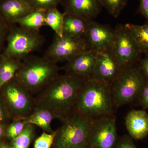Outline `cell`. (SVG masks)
<instances>
[{"mask_svg":"<svg viewBox=\"0 0 148 148\" xmlns=\"http://www.w3.org/2000/svg\"><path fill=\"white\" fill-rule=\"evenodd\" d=\"M26 124L24 120H13L12 122L6 128V135L12 140L21 134Z\"/></svg>","mask_w":148,"mask_h":148,"instance_id":"cell-27","label":"cell"},{"mask_svg":"<svg viewBox=\"0 0 148 148\" xmlns=\"http://www.w3.org/2000/svg\"><path fill=\"white\" fill-rule=\"evenodd\" d=\"M146 82L138 63L123 69L111 85L115 107L137 100Z\"/></svg>","mask_w":148,"mask_h":148,"instance_id":"cell-7","label":"cell"},{"mask_svg":"<svg viewBox=\"0 0 148 148\" xmlns=\"http://www.w3.org/2000/svg\"><path fill=\"white\" fill-rule=\"evenodd\" d=\"M109 49L123 69L138 64L143 54L125 24L118 25L114 29Z\"/></svg>","mask_w":148,"mask_h":148,"instance_id":"cell-8","label":"cell"},{"mask_svg":"<svg viewBox=\"0 0 148 148\" xmlns=\"http://www.w3.org/2000/svg\"><path fill=\"white\" fill-rule=\"evenodd\" d=\"M64 14L63 35L77 38H84L91 21L73 14Z\"/></svg>","mask_w":148,"mask_h":148,"instance_id":"cell-17","label":"cell"},{"mask_svg":"<svg viewBox=\"0 0 148 148\" xmlns=\"http://www.w3.org/2000/svg\"><path fill=\"white\" fill-rule=\"evenodd\" d=\"M110 49L96 53L91 78L110 86L123 70Z\"/></svg>","mask_w":148,"mask_h":148,"instance_id":"cell-11","label":"cell"},{"mask_svg":"<svg viewBox=\"0 0 148 148\" xmlns=\"http://www.w3.org/2000/svg\"><path fill=\"white\" fill-rule=\"evenodd\" d=\"M35 126L34 125L26 124L21 134L12 139L11 148H29L34 136Z\"/></svg>","mask_w":148,"mask_h":148,"instance_id":"cell-23","label":"cell"},{"mask_svg":"<svg viewBox=\"0 0 148 148\" xmlns=\"http://www.w3.org/2000/svg\"><path fill=\"white\" fill-rule=\"evenodd\" d=\"M125 124L132 139L142 140L148 135V114L145 110L130 111L125 117Z\"/></svg>","mask_w":148,"mask_h":148,"instance_id":"cell-16","label":"cell"},{"mask_svg":"<svg viewBox=\"0 0 148 148\" xmlns=\"http://www.w3.org/2000/svg\"><path fill=\"white\" fill-rule=\"evenodd\" d=\"M92 120L74 111L56 130L53 148H76L86 146Z\"/></svg>","mask_w":148,"mask_h":148,"instance_id":"cell-6","label":"cell"},{"mask_svg":"<svg viewBox=\"0 0 148 148\" xmlns=\"http://www.w3.org/2000/svg\"><path fill=\"white\" fill-rule=\"evenodd\" d=\"M116 119L114 115L92 121L86 141L87 148H114L117 141Z\"/></svg>","mask_w":148,"mask_h":148,"instance_id":"cell-9","label":"cell"},{"mask_svg":"<svg viewBox=\"0 0 148 148\" xmlns=\"http://www.w3.org/2000/svg\"><path fill=\"white\" fill-rule=\"evenodd\" d=\"M86 79L73 75H59L35 97L36 104L50 110L62 121L74 111L77 97Z\"/></svg>","mask_w":148,"mask_h":148,"instance_id":"cell-1","label":"cell"},{"mask_svg":"<svg viewBox=\"0 0 148 148\" xmlns=\"http://www.w3.org/2000/svg\"><path fill=\"white\" fill-rule=\"evenodd\" d=\"M56 133V131L53 133L43 132L35 140L34 148H51L54 143Z\"/></svg>","mask_w":148,"mask_h":148,"instance_id":"cell-26","label":"cell"},{"mask_svg":"<svg viewBox=\"0 0 148 148\" xmlns=\"http://www.w3.org/2000/svg\"><path fill=\"white\" fill-rule=\"evenodd\" d=\"M125 25L130 30L142 53L148 56V25Z\"/></svg>","mask_w":148,"mask_h":148,"instance_id":"cell-22","label":"cell"},{"mask_svg":"<svg viewBox=\"0 0 148 148\" xmlns=\"http://www.w3.org/2000/svg\"><path fill=\"white\" fill-rule=\"evenodd\" d=\"M103 7L114 18L119 16L122 11L126 7L127 0H100Z\"/></svg>","mask_w":148,"mask_h":148,"instance_id":"cell-24","label":"cell"},{"mask_svg":"<svg viewBox=\"0 0 148 148\" xmlns=\"http://www.w3.org/2000/svg\"><path fill=\"white\" fill-rule=\"evenodd\" d=\"M45 12L33 11L21 18L16 24L26 29L39 31L41 27L46 26Z\"/></svg>","mask_w":148,"mask_h":148,"instance_id":"cell-20","label":"cell"},{"mask_svg":"<svg viewBox=\"0 0 148 148\" xmlns=\"http://www.w3.org/2000/svg\"><path fill=\"white\" fill-rule=\"evenodd\" d=\"M114 148H138L133 143L132 138L129 135H125L117 141Z\"/></svg>","mask_w":148,"mask_h":148,"instance_id":"cell-30","label":"cell"},{"mask_svg":"<svg viewBox=\"0 0 148 148\" xmlns=\"http://www.w3.org/2000/svg\"><path fill=\"white\" fill-rule=\"evenodd\" d=\"M5 42L6 46L0 54L22 61L40 48L44 39L39 31L26 29L15 24L10 26Z\"/></svg>","mask_w":148,"mask_h":148,"instance_id":"cell-4","label":"cell"},{"mask_svg":"<svg viewBox=\"0 0 148 148\" xmlns=\"http://www.w3.org/2000/svg\"><path fill=\"white\" fill-rule=\"evenodd\" d=\"M64 17V13L58 10L57 8L45 12L46 26L51 28L56 36H63Z\"/></svg>","mask_w":148,"mask_h":148,"instance_id":"cell-21","label":"cell"},{"mask_svg":"<svg viewBox=\"0 0 148 148\" xmlns=\"http://www.w3.org/2000/svg\"><path fill=\"white\" fill-rule=\"evenodd\" d=\"M60 70L57 63L44 56H30L22 61L15 77L34 95L52 82Z\"/></svg>","mask_w":148,"mask_h":148,"instance_id":"cell-3","label":"cell"},{"mask_svg":"<svg viewBox=\"0 0 148 148\" xmlns=\"http://www.w3.org/2000/svg\"><path fill=\"white\" fill-rule=\"evenodd\" d=\"M114 29L94 20L90 21L84 39L88 49L97 53L110 49Z\"/></svg>","mask_w":148,"mask_h":148,"instance_id":"cell-12","label":"cell"},{"mask_svg":"<svg viewBox=\"0 0 148 148\" xmlns=\"http://www.w3.org/2000/svg\"><path fill=\"white\" fill-rule=\"evenodd\" d=\"M0 148H11L10 146H8V145L6 144H2L0 146Z\"/></svg>","mask_w":148,"mask_h":148,"instance_id":"cell-35","label":"cell"},{"mask_svg":"<svg viewBox=\"0 0 148 148\" xmlns=\"http://www.w3.org/2000/svg\"><path fill=\"white\" fill-rule=\"evenodd\" d=\"M86 49H88L84 38L64 35L61 37L56 36L43 56L57 64L67 62Z\"/></svg>","mask_w":148,"mask_h":148,"instance_id":"cell-10","label":"cell"},{"mask_svg":"<svg viewBox=\"0 0 148 148\" xmlns=\"http://www.w3.org/2000/svg\"><path fill=\"white\" fill-rule=\"evenodd\" d=\"M22 61L0 54V89L15 78Z\"/></svg>","mask_w":148,"mask_h":148,"instance_id":"cell-19","label":"cell"},{"mask_svg":"<svg viewBox=\"0 0 148 148\" xmlns=\"http://www.w3.org/2000/svg\"><path fill=\"white\" fill-rule=\"evenodd\" d=\"M138 65L146 81L148 82V56H145L144 58H141L138 62Z\"/></svg>","mask_w":148,"mask_h":148,"instance_id":"cell-32","label":"cell"},{"mask_svg":"<svg viewBox=\"0 0 148 148\" xmlns=\"http://www.w3.org/2000/svg\"><path fill=\"white\" fill-rule=\"evenodd\" d=\"M34 10L25 0H0V16L10 26Z\"/></svg>","mask_w":148,"mask_h":148,"instance_id":"cell-15","label":"cell"},{"mask_svg":"<svg viewBox=\"0 0 148 148\" xmlns=\"http://www.w3.org/2000/svg\"><path fill=\"white\" fill-rule=\"evenodd\" d=\"M96 53L86 50L81 52L69 61L61 69L65 73L85 79L92 77L96 60Z\"/></svg>","mask_w":148,"mask_h":148,"instance_id":"cell-13","label":"cell"},{"mask_svg":"<svg viewBox=\"0 0 148 148\" xmlns=\"http://www.w3.org/2000/svg\"><path fill=\"white\" fill-rule=\"evenodd\" d=\"M8 119H10L1 100L0 99V123H3Z\"/></svg>","mask_w":148,"mask_h":148,"instance_id":"cell-33","label":"cell"},{"mask_svg":"<svg viewBox=\"0 0 148 148\" xmlns=\"http://www.w3.org/2000/svg\"><path fill=\"white\" fill-rule=\"evenodd\" d=\"M35 10L46 11L57 8L61 0H25Z\"/></svg>","mask_w":148,"mask_h":148,"instance_id":"cell-25","label":"cell"},{"mask_svg":"<svg viewBox=\"0 0 148 148\" xmlns=\"http://www.w3.org/2000/svg\"><path fill=\"white\" fill-rule=\"evenodd\" d=\"M115 107L110 86L90 78L80 90L74 111L93 120L114 115Z\"/></svg>","mask_w":148,"mask_h":148,"instance_id":"cell-2","label":"cell"},{"mask_svg":"<svg viewBox=\"0 0 148 148\" xmlns=\"http://www.w3.org/2000/svg\"><path fill=\"white\" fill-rule=\"evenodd\" d=\"M56 119L54 115L47 109L39 106H36L34 111L24 120L27 124L34 125L49 133L55 132L51 127V123L53 119Z\"/></svg>","mask_w":148,"mask_h":148,"instance_id":"cell-18","label":"cell"},{"mask_svg":"<svg viewBox=\"0 0 148 148\" xmlns=\"http://www.w3.org/2000/svg\"><path fill=\"white\" fill-rule=\"evenodd\" d=\"M136 100L138 105L144 110L148 109V82H146Z\"/></svg>","mask_w":148,"mask_h":148,"instance_id":"cell-29","label":"cell"},{"mask_svg":"<svg viewBox=\"0 0 148 148\" xmlns=\"http://www.w3.org/2000/svg\"><path fill=\"white\" fill-rule=\"evenodd\" d=\"M0 99L9 117L13 120L24 119L36 106L34 95L15 77L1 88Z\"/></svg>","mask_w":148,"mask_h":148,"instance_id":"cell-5","label":"cell"},{"mask_svg":"<svg viewBox=\"0 0 148 148\" xmlns=\"http://www.w3.org/2000/svg\"><path fill=\"white\" fill-rule=\"evenodd\" d=\"M138 13L144 16L148 22V0H139Z\"/></svg>","mask_w":148,"mask_h":148,"instance_id":"cell-31","label":"cell"},{"mask_svg":"<svg viewBox=\"0 0 148 148\" xmlns=\"http://www.w3.org/2000/svg\"><path fill=\"white\" fill-rule=\"evenodd\" d=\"M10 27L0 16V54L4 48L7 35Z\"/></svg>","mask_w":148,"mask_h":148,"instance_id":"cell-28","label":"cell"},{"mask_svg":"<svg viewBox=\"0 0 148 148\" xmlns=\"http://www.w3.org/2000/svg\"><path fill=\"white\" fill-rule=\"evenodd\" d=\"M87 148L86 147H80V148Z\"/></svg>","mask_w":148,"mask_h":148,"instance_id":"cell-36","label":"cell"},{"mask_svg":"<svg viewBox=\"0 0 148 148\" xmlns=\"http://www.w3.org/2000/svg\"><path fill=\"white\" fill-rule=\"evenodd\" d=\"M64 14L80 16L89 21L96 18L103 8L100 0H61Z\"/></svg>","mask_w":148,"mask_h":148,"instance_id":"cell-14","label":"cell"},{"mask_svg":"<svg viewBox=\"0 0 148 148\" xmlns=\"http://www.w3.org/2000/svg\"><path fill=\"white\" fill-rule=\"evenodd\" d=\"M5 129L4 124L0 123V138L5 133Z\"/></svg>","mask_w":148,"mask_h":148,"instance_id":"cell-34","label":"cell"}]
</instances>
